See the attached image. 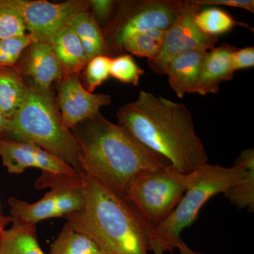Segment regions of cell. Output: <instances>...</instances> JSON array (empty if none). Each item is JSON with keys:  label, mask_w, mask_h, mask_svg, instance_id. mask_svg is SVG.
I'll return each instance as SVG.
<instances>
[{"label": "cell", "mask_w": 254, "mask_h": 254, "mask_svg": "<svg viewBox=\"0 0 254 254\" xmlns=\"http://www.w3.org/2000/svg\"><path fill=\"white\" fill-rule=\"evenodd\" d=\"M34 41L31 35L0 39V66H16L23 52Z\"/></svg>", "instance_id": "d4e9b609"}, {"label": "cell", "mask_w": 254, "mask_h": 254, "mask_svg": "<svg viewBox=\"0 0 254 254\" xmlns=\"http://www.w3.org/2000/svg\"><path fill=\"white\" fill-rule=\"evenodd\" d=\"M144 71L133 60L130 55H122L112 58L110 76L123 83L137 86Z\"/></svg>", "instance_id": "cb8c5ba5"}, {"label": "cell", "mask_w": 254, "mask_h": 254, "mask_svg": "<svg viewBox=\"0 0 254 254\" xmlns=\"http://www.w3.org/2000/svg\"><path fill=\"white\" fill-rule=\"evenodd\" d=\"M177 249H178L179 251H180V254H205L194 252V251L190 249L182 240L179 243Z\"/></svg>", "instance_id": "1f68e13d"}, {"label": "cell", "mask_w": 254, "mask_h": 254, "mask_svg": "<svg viewBox=\"0 0 254 254\" xmlns=\"http://www.w3.org/2000/svg\"><path fill=\"white\" fill-rule=\"evenodd\" d=\"M231 63L234 71L253 67L254 66V48L246 47L238 49L236 48L232 53Z\"/></svg>", "instance_id": "f1b7e54d"}, {"label": "cell", "mask_w": 254, "mask_h": 254, "mask_svg": "<svg viewBox=\"0 0 254 254\" xmlns=\"http://www.w3.org/2000/svg\"><path fill=\"white\" fill-rule=\"evenodd\" d=\"M111 60L109 56L99 55L88 61L83 73L87 91L93 93L96 87L110 77Z\"/></svg>", "instance_id": "4316f807"}, {"label": "cell", "mask_w": 254, "mask_h": 254, "mask_svg": "<svg viewBox=\"0 0 254 254\" xmlns=\"http://www.w3.org/2000/svg\"><path fill=\"white\" fill-rule=\"evenodd\" d=\"M117 116L120 126L180 173L190 174L208 164L192 114L183 103L141 91Z\"/></svg>", "instance_id": "6da1fadb"}, {"label": "cell", "mask_w": 254, "mask_h": 254, "mask_svg": "<svg viewBox=\"0 0 254 254\" xmlns=\"http://www.w3.org/2000/svg\"><path fill=\"white\" fill-rule=\"evenodd\" d=\"M84 205L64 217L107 254H148L152 230L134 209L83 173Z\"/></svg>", "instance_id": "3957f363"}, {"label": "cell", "mask_w": 254, "mask_h": 254, "mask_svg": "<svg viewBox=\"0 0 254 254\" xmlns=\"http://www.w3.org/2000/svg\"><path fill=\"white\" fill-rule=\"evenodd\" d=\"M27 83L26 101L9 120L4 137L38 145L66 162L76 173H83L77 143L71 130L64 125L53 91Z\"/></svg>", "instance_id": "277c9868"}, {"label": "cell", "mask_w": 254, "mask_h": 254, "mask_svg": "<svg viewBox=\"0 0 254 254\" xmlns=\"http://www.w3.org/2000/svg\"><path fill=\"white\" fill-rule=\"evenodd\" d=\"M26 50L22 60L16 66L33 86L44 91L51 89L53 82L64 75L53 47L49 43L33 42Z\"/></svg>", "instance_id": "4fadbf2b"}, {"label": "cell", "mask_w": 254, "mask_h": 254, "mask_svg": "<svg viewBox=\"0 0 254 254\" xmlns=\"http://www.w3.org/2000/svg\"><path fill=\"white\" fill-rule=\"evenodd\" d=\"M192 2L201 6L203 5L225 6L239 8L254 13V0H191Z\"/></svg>", "instance_id": "f546056e"}, {"label": "cell", "mask_w": 254, "mask_h": 254, "mask_svg": "<svg viewBox=\"0 0 254 254\" xmlns=\"http://www.w3.org/2000/svg\"><path fill=\"white\" fill-rule=\"evenodd\" d=\"M28 93V83L17 66H0V110L6 118H14Z\"/></svg>", "instance_id": "2e32d148"}, {"label": "cell", "mask_w": 254, "mask_h": 254, "mask_svg": "<svg viewBox=\"0 0 254 254\" xmlns=\"http://www.w3.org/2000/svg\"><path fill=\"white\" fill-rule=\"evenodd\" d=\"M12 225L0 234V254H45L38 244L36 225L9 218Z\"/></svg>", "instance_id": "d6986e66"}, {"label": "cell", "mask_w": 254, "mask_h": 254, "mask_svg": "<svg viewBox=\"0 0 254 254\" xmlns=\"http://www.w3.org/2000/svg\"><path fill=\"white\" fill-rule=\"evenodd\" d=\"M150 251H153L155 254H163L164 250L156 242H150Z\"/></svg>", "instance_id": "d6a6232c"}, {"label": "cell", "mask_w": 254, "mask_h": 254, "mask_svg": "<svg viewBox=\"0 0 254 254\" xmlns=\"http://www.w3.org/2000/svg\"><path fill=\"white\" fill-rule=\"evenodd\" d=\"M208 52L191 50L174 58L165 69L169 83L177 96L182 98L193 93Z\"/></svg>", "instance_id": "9a60e30c"}, {"label": "cell", "mask_w": 254, "mask_h": 254, "mask_svg": "<svg viewBox=\"0 0 254 254\" xmlns=\"http://www.w3.org/2000/svg\"><path fill=\"white\" fill-rule=\"evenodd\" d=\"M21 14L26 31L35 42L51 45L55 37L67 27L76 15L90 9V1L72 0L63 3L31 0H6Z\"/></svg>", "instance_id": "30bf717a"}, {"label": "cell", "mask_w": 254, "mask_h": 254, "mask_svg": "<svg viewBox=\"0 0 254 254\" xmlns=\"http://www.w3.org/2000/svg\"><path fill=\"white\" fill-rule=\"evenodd\" d=\"M51 46L64 74L80 73L86 67V54L76 33L68 26L55 37Z\"/></svg>", "instance_id": "e0dca14e"}, {"label": "cell", "mask_w": 254, "mask_h": 254, "mask_svg": "<svg viewBox=\"0 0 254 254\" xmlns=\"http://www.w3.org/2000/svg\"><path fill=\"white\" fill-rule=\"evenodd\" d=\"M200 9L201 6L192 2L191 0L181 1L176 19L165 31L160 53L153 59L148 60V66L153 72L165 75L168 64L187 52H208L215 48L218 37L205 34L195 24V15Z\"/></svg>", "instance_id": "9c48e42d"}, {"label": "cell", "mask_w": 254, "mask_h": 254, "mask_svg": "<svg viewBox=\"0 0 254 254\" xmlns=\"http://www.w3.org/2000/svg\"><path fill=\"white\" fill-rule=\"evenodd\" d=\"M0 157L8 172L21 174L26 169H41L43 173L74 175V169L56 155L38 145L0 137Z\"/></svg>", "instance_id": "7c38bea8"}, {"label": "cell", "mask_w": 254, "mask_h": 254, "mask_svg": "<svg viewBox=\"0 0 254 254\" xmlns=\"http://www.w3.org/2000/svg\"><path fill=\"white\" fill-rule=\"evenodd\" d=\"M195 23L205 34L216 37L228 33L235 26L250 28L248 25L238 22L226 11L216 6L200 9L195 15Z\"/></svg>", "instance_id": "7402d4cb"}, {"label": "cell", "mask_w": 254, "mask_h": 254, "mask_svg": "<svg viewBox=\"0 0 254 254\" xmlns=\"http://www.w3.org/2000/svg\"><path fill=\"white\" fill-rule=\"evenodd\" d=\"M7 221L8 218L1 219V216H0V234H1V232L4 230V224Z\"/></svg>", "instance_id": "836d02e7"}, {"label": "cell", "mask_w": 254, "mask_h": 254, "mask_svg": "<svg viewBox=\"0 0 254 254\" xmlns=\"http://www.w3.org/2000/svg\"><path fill=\"white\" fill-rule=\"evenodd\" d=\"M117 1L110 0H92L90 1V8L93 11V16L105 28L108 26L113 16Z\"/></svg>", "instance_id": "83f0119b"}, {"label": "cell", "mask_w": 254, "mask_h": 254, "mask_svg": "<svg viewBox=\"0 0 254 254\" xmlns=\"http://www.w3.org/2000/svg\"><path fill=\"white\" fill-rule=\"evenodd\" d=\"M180 0H136L118 3L116 14L105 28L110 52H122L124 41L134 33L152 29L166 31L176 19Z\"/></svg>", "instance_id": "ba28073f"}, {"label": "cell", "mask_w": 254, "mask_h": 254, "mask_svg": "<svg viewBox=\"0 0 254 254\" xmlns=\"http://www.w3.org/2000/svg\"><path fill=\"white\" fill-rule=\"evenodd\" d=\"M26 31L21 14L6 0H0V39L23 36Z\"/></svg>", "instance_id": "484cf974"}, {"label": "cell", "mask_w": 254, "mask_h": 254, "mask_svg": "<svg viewBox=\"0 0 254 254\" xmlns=\"http://www.w3.org/2000/svg\"><path fill=\"white\" fill-rule=\"evenodd\" d=\"M36 185L38 188L48 187L52 190L35 203L9 198L13 218L36 225L46 219L66 216L81 210L84 205L83 173L66 175L43 173Z\"/></svg>", "instance_id": "52a82bcc"}, {"label": "cell", "mask_w": 254, "mask_h": 254, "mask_svg": "<svg viewBox=\"0 0 254 254\" xmlns=\"http://www.w3.org/2000/svg\"><path fill=\"white\" fill-rule=\"evenodd\" d=\"M244 172L235 163L230 168L207 164L189 174L185 194L170 216L152 231L150 242H156L165 252L177 249L182 240V232L197 220L202 207L212 197L225 193Z\"/></svg>", "instance_id": "5b68a950"}, {"label": "cell", "mask_w": 254, "mask_h": 254, "mask_svg": "<svg viewBox=\"0 0 254 254\" xmlns=\"http://www.w3.org/2000/svg\"><path fill=\"white\" fill-rule=\"evenodd\" d=\"M189 174L171 165L138 174L125 192L126 200L153 231L173 213L186 191Z\"/></svg>", "instance_id": "8992f818"}, {"label": "cell", "mask_w": 254, "mask_h": 254, "mask_svg": "<svg viewBox=\"0 0 254 254\" xmlns=\"http://www.w3.org/2000/svg\"><path fill=\"white\" fill-rule=\"evenodd\" d=\"M50 254H107L83 234L74 231L66 222L50 247Z\"/></svg>", "instance_id": "44dd1931"}, {"label": "cell", "mask_w": 254, "mask_h": 254, "mask_svg": "<svg viewBox=\"0 0 254 254\" xmlns=\"http://www.w3.org/2000/svg\"><path fill=\"white\" fill-rule=\"evenodd\" d=\"M71 131L83 173L122 198L138 174L170 165L100 112Z\"/></svg>", "instance_id": "7a4b0ae2"}, {"label": "cell", "mask_w": 254, "mask_h": 254, "mask_svg": "<svg viewBox=\"0 0 254 254\" xmlns=\"http://www.w3.org/2000/svg\"><path fill=\"white\" fill-rule=\"evenodd\" d=\"M68 27L81 42L88 61L99 55L109 56L111 53L99 23L89 11L76 15Z\"/></svg>", "instance_id": "ac0fdd59"}, {"label": "cell", "mask_w": 254, "mask_h": 254, "mask_svg": "<svg viewBox=\"0 0 254 254\" xmlns=\"http://www.w3.org/2000/svg\"><path fill=\"white\" fill-rule=\"evenodd\" d=\"M80 73L64 74L56 81L57 105L64 125L71 130L78 124L93 118L102 107L111 104V97L87 91L80 80Z\"/></svg>", "instance_id": "8fae6325"}, {"label": "cell", "mask_w": 254, "mask_h": 254, "mask_svg": "<svg viewBox=\"0 0 254 254\" xmlns=\"http://www.w3.org/2000/svg\"><path fill=\"white\" fill-rule=\"evenodd\" d=\"M235 164L245 170L242 177L224 193L225 198L241 209L254 210V150H242Z\"/></svg>", "instance_id": "ffe728a7"}, {"label": "cell", "mask_w": 254, "mask_h": 254, "mask_svg": "<svg viewBox=\"0 0 254 254\" xmlns=\"http://www.w3.org/2000/svg\"><path fill=\"white\" fill-rule=\"evenodd\" d=\"M9 119L4 116V114L0 110V137H4L7 131L9 125Z\"/></svg>", "instance_id": "4dcf8cb0"}, {"label": "cell", "mask_w": 254, "mask_h": 254, "mask_svg": "<svg viewBox=\"0 0 254 254\" xmlns=\"http://www.w3.org/2000/svg\"><path fill=\"white\" fill-rule=\"evenodd\" d=\"M165 31L148 30L127 37L122 45V51L152 60L157 57L163 46Z\"/></svg>", "instance_id": "603a6c76"}, {"label": "cell", "mask_w": 254, "mask_h": 254, "mask_svg": "<svg viewBox=\"0 0 254 254\" xmlns=\"http://www.w3.org/2000/svg\"><path fill=\"white\" fill-rule=\"evenodd\" d=\"M236 48L223 43L208 52L193 93L200 95L215 94L222 82L233 78L235 71L232 68L231 56Z\"/></svg>", "instance_id": "5bb4252c"}]
</instances>
